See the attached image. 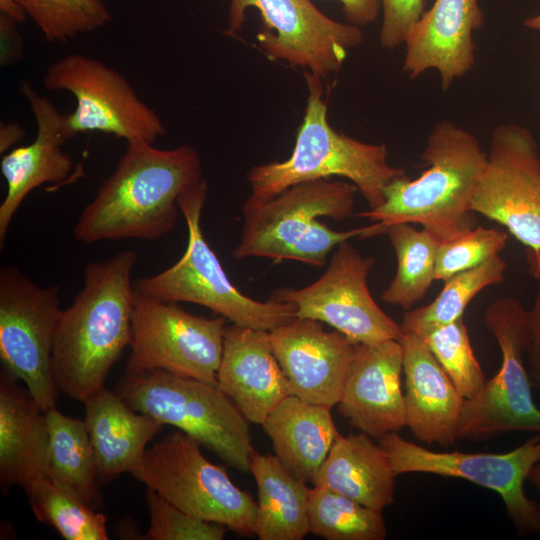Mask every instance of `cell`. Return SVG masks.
<instances>
[{
    "label": "cell",
    "mask_w": 540,
    "mask_h": 540,
    "mask_svg": "<svg viewBox=\"0 0 540 540\" xmlns=\"http://www.w3.org/2000/svg\"><path fill=\"white\" fill-rule=\"evenodd\" d=\"M386 234L395 251L397 268L381 299L407 311L425 297L435 280L441 241L430 231L418 230L410 223L391 224Z\"/></svg>",
    "instance_id": "cell-29"
},
{
    "label": "cell",
    "mask_w": 540,
    "mask_h": 540,
    "mask_svg": "<svg viewBox=\"0 0 540 540\" xmlns=\"http://www.w3.org/2000/svg\"><path fill=\"white\" fill-rule=\"evenodd\" d=\"M207 195L208 182L203 178L178 197L188 229L185 252L171 267L136 279L135 291L161 301L201 305L242 327L271 331L289 322L295 317L294 304L252 299L230 281L202 233L200 220Z\"/></svg>",
    "instance_id": "cell-6"
},
{
    "label": "cell",
    "mask_w": 540,
    "mask_h": 540,
    "mask_svg": "<svg viewBox=\"0 0 540 540\" xmlns=\"http://www.w3.org/2000/svg\"><path fill=\"white\" fill-rule=\"evenodd\" d=\"M115 392L133 410L171 425L246 473L255 451L248 421L218 387L164 370L125 374Z\"/></svg>",
    "instance_id": "cell-7"
},
{
    "label": "cell",
    "mask_w": 540,
    "mask_h": 540,
    "mask_svg": "<svg viewBox=\"0 0 540 540\" xmlns=\"http://www.w3.org/2000/svg\"><path fill=\"white\" fill-rule=\"evenodd\" d=\"M47 90L66 91L76 100L65 116L69 139L101 132L131 142L154 144L166 128L156 111L136 93L130 82L104 62L74 53L53 62L45 71Z\"/></svg>",
    "instance_id": "cell-10"
},
{
    "label": "cell",
    "mask_w": 540,
    "mask_h": 540,
    "mask_svg": "<svg viewBox=\"0 0 540 540\" xmlns=\"http://www.w3.org/2000/svg\"><path fill=\"white\" fill-rule=\"evenodd\" d=\"M525 354L531 387L540 391V289L526 314Z\"/></svg>",
    "instance_id": "cell-38"
},
{
    "label": "cell",
    "mask_w": 540,
    "mask_h": 540,
    "mask_svg": "<svg viewBox=\"0 0 540 540\" xmlns=\"http://www.w3.org/2000/svg\"><path fill=\"white\" fill-rule=\"evenodd\" d=\"M18 22L1 13L0 16V64L9 66L20 61L23 57V42L16 29Z\"/></svg>",
    "instance_id": "cell-39"
},
{
    "label": "cell",
    "mask_w": 540,
    "mask_h": 540,
    "mask_svg": "<svg viewBox=\"0 0 540 540\" xmlns=\"http://www.w3.org/2000/svg\"><path fill=\"white\" fill-rule=\"evenodd\" d=\"M507 240L508 234L505 231L477 225L460 236L441 241L435 280L445 282L460 272L485 263L504 249Z\"/></svg>",
    "instance_id": "cell-35"
},
{
    "label": "cell",
    "mask_w": 540,
    "mask_h": 540,
    "mask_svg": "<svg viewBox=\"0 0 540 540\" xmlns=\"http://www.w3.org/2000/svg\"><path fill=\"white\" fill-rule=\"evenodd\" d=\"M421 158L428 168L418 178L394 180L385 189L383 204L358 216L386 226L419 224L440 241L475 228L471 199L487 164L476 136L441 120L430 131Z\"/></svg>",
    "instance_id": "cell-3"
},
{
    "label": "cell",
    "mask_w": 540,
    "mask_h": 540,
    "mask_svg": "<svg viewBox=\"0 0 540 540\" xmlns=\"http://www.w3.org/2000/svg\"><path fill=\"white\" fill-rule=\"evenodd\" d=\"M527 481L540 492V461L531 469Z\"/></svg>",
    "instance_id": "cell-44"
},
{
    "label": "cell",
    "mask_w": 540,
    "mask_h": 540,
    "mask_svg": "<svg viewBox=\"0 0 540 540\" xmlns=\"http://www.w3.org/2000/svg\"><path fill=\"white\" fill-rule=\"evenodd\" d=\"M273 352L292 394L311 403L337 405L350 370L356 344L321 322L294 317L269 331Z\"/></svg>",
    "instance_id": "cell-17"
},
{
    "label": "cell",
    "mask_w": 540,
    "mask_h": 540,
    "mask_svg": "<svg viewBox=\"0 0 540 540\" xmlns=\"http://www.w3.org/2000/svg\"><path fill=\"white\" fill-rule=\"evenodd\" d=\"M200 446L180 430L167 434L145 451L131 475L192 516L254 535L257 502Z\"/></svg>",
    "instance_id": "cell-8"
},
{
    "label": "cell",
    "mask_w": 540,
    "mask_h": 540,
    "mask_svg": "<svg viewBox=\"0 0 540 540\" xmlns=\"http://www.w3.org/2000/svg\"><path fill=\"white\" fill-rule=\"evenodd\" d=\"M0 10L17 22H22L26 17V13L15 0H0Z\"/></svg>",
    "instance_id": "cell-42"
},
{
    "label": "cell",
    "mask_w": 540,
    "mask_h": 540,
    "mask_svg": "<svg viewBox=\"0 0 540 540\" xmlns=\"http://www.w3.org/2000/svg\"><path fill=\"white\" fill-rule=\"evenodd\" d=\"M425 0H381L380 44L394 49L404 41L425 12Z\"/></svg>",
    "instance_id": "cell-37"
},
{
    "label": "cell",
    "mask_w": 540,
    "mask_h": 540,
    "mask_svg": "<svg viewBox=\"0 0 540 540\" xmlns=\"http://www.w3.org/2000/svg\"><path fill=\"white\" fill-rule=\"evenodd\" d=\"M527 268L530 275L540 280V248L536 251L525 249Z\"/></svg>",
    "instance_id": "cell-43"
},
{
    "label": "cell",
    "mask_w": 540,
    "mask_h": 540,
    "mask_svg": "<svg viewBox=\"0 0 540 540\" xmlns=\"http://www.w3.org/2000/svg\"><path fill=\"white\" fill-rule=\"evenodd\" d=\"M356 191L352 183L316 179L290 186L265 201L247 198L240 242L232 256L236 260L262 257L323 266L340 243L386 234L388 226L380 222L336 231L319 220L329 217L343 221L350 217Z\"/></svg>",
    "instance_id": "cell-4"
},
{
    "label": "cell",
    "mask_w": 540,
    "mask_h": 540,
    "mask_svg": "<svg viewBox=\"0 0 540 540\" xmlns=\"http://www.w3.org/2000/svg\"><path fill=\"white\" fill-rule=\"evenodd\" d=\"M25 132L21 125L15 122L2 123L0 128V152L5 153L12 145L23 139Z\"/></svg>",
    "instance_id": "cell-41"
},
{
    "label": "cell",
    "mask_w": 540,
    "mask_h": 540,
    "mask_svg": "<svg viewBox=\"0 0 540 540\" xmlns=\"http://www.w3.org/2000/svg\"><path fill=\"white\" fill-rule=\"evenodd\" d=\"M249 471L258 489L256 535L260 540H301L309 533L306 482L272 454L254 451Z\"/></svg>",
    "instance_id": "cell-27"
},
{
    "label": "cell",
    "mask_w": 540,
    "mask_h": 540,
    "mask_svg": "<svg viewBox=\"0 0 540 540\" xmlns=\"http://www.w3.org/2000/svg\"><path fill=\"white\" fill-rule=\"evenodd\" d=\"M19 90L30 106L37 132L30 144L12 149L1 159V173L7 183V193L0 205L1 249L12 219L27 195L43 184L64 181L74 168L72 158L62 150L69 140L66 114L38 93L30 81H22Z\"/></svg>",
    "instance_id": "cell-19"
},
{
    "label": "cell",
    "mask_w": 540,
    "mask_h": 540,
    "mask_svg": "<svg viewBox=\"0 0 540 540\" xmlns=\"http://www.w3.org/2000/svg\"><path fill=\"white\" fill-rule=\"evenodd\" d=\"M217 385L248 422L258 425L292 394L273 352L269 331L235 324L225 329Z\"/></svg>",
    "instance_id": "cell-21"
},
{
    "label": "cell",
    "mask_w": 540,
    "mask_h": 540,
    "mask_svg": "<svg viewBox=\"0 0 540 540\" xmlns=\"http://www.w3.org/2000/svg\"><path fill=\"white\" fill-rule=\"evenodd\" d=\"M50 42H65L105 26L111 13L102 0H15Z\"/></svg>",
    "instance_id": "cell-33"
},
{
    "label": "cell",
    "mask_w": 540,
    "mask_h": 540,
    "mask_svg": "<svg viewBox=\"0 0 540 540\" xmlns=\"http://www.w3.org/2000/svg\"><path fill=\"white\" fill-rule=\"evenodd\" d=\"M331 408L285 397L262 424L275 455L297 478L312 482L339 434Z\"/></svg>",
    "instance_id": "cell-26"
},
{
    "label": "cell",
    "mask_w": 540,
    "mask_h": 540,
    "mask_svg": "<svg viewBox=\"0 0 540 540\" xmlns=\"http://www.w3.org/2000/svg\"><path fill=\"white\" fill-rule=\"evenodd\" d=\"M49 453L47 475L96 510L102 506L93 446L85 422L56 407L45 411Z\"/></svg>",
    "instance_id": "cell-28"
},
{
    "label": "cell",
    "mask_w": 540,
    "mask_h": 540,
    "mask_svg": "<svg viewBox=\"0 0 540 540\" xmlns=\"http://www.w3.org/2000/svg\"><path fill=\"white\" fill-rule=\"evenodd\" d=\"M250 7L262 19L257 40L266 57L322 79L337 73L348 51L363 42L361 27L328 17L311 0H230L229 33L241 30Z\"/></svg>",
    "instance_id": "cell-14"
},
{
    "label": "cell",
    "mask_w": 540,
    "mask_h": 540,
    "mask_svg": "<svg viewBox=\"0 0 540 540\" xmlns=\"http://www.w3.org/2000/svg\"><path fill=\"white\" fill-rule=\"evenodd\" d=\"M402 373L403 349L399 340L356 344L337 404L339 413L370 437L398 432L406 426Z\"/></svg>",
    "instance_id": "cell-18"
},
{
    "label": "cell",
    "mask_w": 540,
    "mask_h": 540,
    "mask_svg": "<svg viewBox=\"0 0 540 540\" xmlns=\"http://www.w3.org/2000/svg\"><path fill=\"white\" fill-rule=\"evenodd\" d=\"M406 426L426 444L453 445L465 398L417 334L402 333Z\"/></svg>",
    "instance_id": "cell-22"
},
{
    "label": "cell",
    "mask_w": 540,
    "mask_h": 540,
    "mask_svg": "<svg viewBox=\"0 0 540 540\" xmlns=\"http://www.w3.org/2000/svg\"><path fill=\"white\" fill-rule=\"evenodd\" d=\"M146 505L150 525L144 535L148 540H222L226 526L192 516L177 508L154 490L147 488Z\"/></svg>",
    "instance_id": "cell-36"
},
{
    "label": "cell",
    "mask_w": 540,
    "mask_h": 540,
    "mask_svg": "<svg viewBox=\"0 0 540 540\" xmlns=\"http://www.w3.org/2000/svg\"><path fill=\"white\" fill-rule=\"evenodd\" d=\"M525 27L540 31V13L524 20Z\"/></svg>",
    "instance_id": "cell-45"
},
{
    "label": "cell",
    "mask_w": 540,
    "mask_h": 540,
    "mask_svg": "<svg viewBox=\"0 0 540 540\" xmlns=\"http://www.w3.org/2000/svg\"><path fill=\"white\" fill-rule=\"evenodd\" d=\"M309 532L327 540H384L382 511L322 486L308 490Z\"/></svg>",
    "instance_id": "cell-32"
},
{
    "label": "cell",
    "mask_w": 540,
    "mask_h": 540,
    "mask_svg": "<svg viewBox=\"0 0 540 540\" xmlns=\"http://www.w3.org/2000/svg\"><path fill=\"white\" fill-rule=\"evenodd\" d=\"M340 2L348 23L365 26L373 23L381 10V0H335Z\"/></svg>",
    "instance_id": "cell-40"
},
{
    "label": "cell",
    "mask_w": 540,
    "mask_h": 540,
    "mask_svg": "<svg viewBox=\"0 0 540 540\" xmlns=\"http://www.w3.org/2000/svg\"><path fill=\"white\" fill-rule=\"evenodd\" d=\"M396 475L429 473L468 480L498 493L517 535L540 532V505L529 498L524 483L540 461V433L506 453L441 452L402 438L397 432L378 438Z\"/></svg>",
    "instance_id": "cell-13"
},
{
    "label": "cell",
    "mask_w": 540,
    "mask_h": 540,
    "mask_svg": "<svg viewBox=\"0 0 540 540\" xmlns=\"http://www.w3.org/2000/svg\"><path fill=\"white\" fill-rule=\"evenodd\" d=\"M506 268L498 254L475 268L452 276L430 304L404 313L400 323L402 333L420 335L463 317L467 305L480 291L504 281Z\"/></svg>",
    "instance_id": "cell-30"
},
{
    "label": "cell",
    "mask_w": 540,
    "mask_h": 540,
    "mask_svg": "<svg viewBox=\"0 0 540 540\" xmlns=\"http://www.w3.org/2000/svg\"><path fill=\"white\" fill-rule=\"evenodd\" d=\"M372 256L363 257L348 241L333 252L325 272L313 283L300 288H277L270 299L295 305V317L326 323L354 344L399 340L400 324L375 302L367 279Z\"/></svg>",
    "instance_id": "cell-15"
},
{
    "label": "cell",
    "mask_w": 540,
    "mask_h": 540,
    "mask_svg": "<svg viewBox=\"0 0 540 540\" xmlns=\"http://www.w3.org/2000/svg\"><path fill=\"white\" fill-rule=\"evenodd\" d=\"M226 319L189 313L135 291L126 373L164 370L217 384Z\"/></svg>",
    "instance_id": "cell-11"
},
{
    "label": "cell",
    "mask_w": 540,
    "mask_h": 540,
    "mask_svg": "<svg viewBox=\"0 0 540 540\" xmlns=\"http://www.w3.org/2000/svg\"><path fill=\"white\" fill-rule=\"evenodd\" d=\"M60 287L41 286L19 268L0 269V359L23 382L45 412L55 407L58 389L51 356L61 313Z\"/></svg>",
    "instance_id": "cell-12"
},
{
    "label": "cell",
    "mask_w": 540,
    "mask_h": 540,
    "mask_svg": "<svg viewBox=\"0 0 540 540\" xmlns=\"http://www.w3.org/2000/svg\"><path fill=\"white\" fill-rule=\"evenodd\" d=\"M304 79L308 96L293 151L284 161L250 168L248 198L265 201L295 184L337 176L356 186L369 209L379 207L387 186L406 176L405 171L388 162L385 144L362 142L335 130L327 117L323 79L307 71Z\"/></svg>",
    "instance_id": "cell-5"
},
{
    "label": "cell",
    "mask_w": 540,
    "mask_h": 540,
    "mask_svg": "<svg viewBox=\"0 0 540 540\" xmlns=\"http://www.w3.org/2000/svg\"><path fill=\"white\" fill-rule=\"evenodd\" d=\"M471 210L503 225L525 249L540 248V154L530 130L498 125Z\"/></svg>",
    "instance_id": "cell-16"
},
{
    "label": "cell",
    "mask_w": 540,
    "mask_h": 540,
    "mask_svg": "<svg viewBox=\"0 0 540 540\" xmlns=\"http://www.w3.org/2000/svg\"><path fill=\"white\" fill-rule=\"evenodd\" d=\"M526 314L521 301L512 296L486 308L484 324L499 345L501 365L474 397L465 399L458 440L481 441L518 431L540 433V409L533 400L523 359Z\"/></svg>",
    "instance_id": "cell-9"
},
{
    "label": "cell",
    "mask_w": 540,
    "mask_h": 540,
    "mask_svg": "<svg viewBox=\"0 0 540 540\" xmlns=\"http://www.w3.org/2000/svg\"><path fill=\"white\" fill-rule=\"evenodd\" d=\"M138 256L125 250L86 264L83 285L59 315L51 372L61 393L84 403L105 381L131 340Z\"/></svg>",
    "instance_id": "cell-1"
},
{
    "label": "cell",
    "mask_w": 540,
    "mask_h": 540,
    "mask_svg": "<svg viewBox=\"0 0 540 540\" xmlns=\"http://www.w3.org/2000/svg\"><path fill=\"white\" fill-rule=\"evenodd\" d=\"M202 179L201 157L190 145L127 143L115 170L80 213L74 238L85 244L157 240L176 225L178 197Z\"/></svg>",
    "instance_id": "cell-2"
},
{
    "label": "cell",
    "mask_w": 540,
    "mask_h": 540,
    "mask_svg": "<svg viewBox=\"0 0 540 540\" xmlns=\"http://www.w3.org/2000/svg\"><path fill=\"white\" fill-rule=\"evenodd\" d=\"M25 493L38 521L53 527L64 539L109 538L106 515L48 475L36 480Z\"/></svg>",
    "instance_id": "cell-31"
},
{
    "label": "cell",
    "mask_w": 540,
    "mask_h": 540,
    "mask_svg": "<svg viewBox=\"0 0 540 540\" xmlns=\"http://www.w3.org/2000/svg\"><path fill=\"white\" fill-rule=\"evenodd\" d=\"M419 336L465 399L474 397L482 389L486 378L474 355L463 317Z\"/></svg>",
    "instance_id": "cell-34"
},
{
    "label": "cell",
    "mask_w": 540,
    "mask_h": 540,
    "mask_svg": "<svg viewBox=\"0 0 540 540\" xmlns=\"http://www.w3.org/2000/svg\"><path fill=\"white\" fill-rule=\"evenodd\" d=\"M484 24L479 0H435L408 33L403 71L417 78L436 70L441 87L472 70L475 63L474 31Z\"/></svg>",
    "instance_id": "cell-20"
},
{
    "label": "cell",
    "mask_w": 540,
    "mask_h": 540,
    "mask_svg": "<svg viewBox=\"0 0 540 540\" xmlns=\"http://www.w3.org/2000/svg\"><path fill=\"white\" fill-rule=\"evenodd\" d=\"M85 425L93 446L100 483L131 473L147 444L163 430L156 419L133 410L105 387L84 402Z\"/></svg>",
    "instance_id": "cell-24"
},
{
    "label": "cell",
    "mask_w": 540,
    "mask_h": 540,
    "mask_svg": "<svg viewBox=\"0 0 540 540\" xmlns=\"http://www.w3.org/2000/svg\"><path fill=\"white\" fill-rule=\"evenodd\" d=\"M396 476L385 450L368 434L339 433L311 483L383 511L395 501Z\"/></svg>",
    "instance_id": "cell-25"
},
{
    "label": "cell",
    "mask_w": 540,
    "mask_h": 540,
    "mask_svg": "<svg viewBox=\"0 0 540 540\" xmlns=\"http://www.w3.org/2000/svg\"><path fill=\"white\" fill-rule=\"evenodd\" d=\"M49 453L45 412L28 389L6 370L0 375V487L24 491L47 475Z\"/></svg>",
    "instance_id": "cell-23"
}]
</instances>
